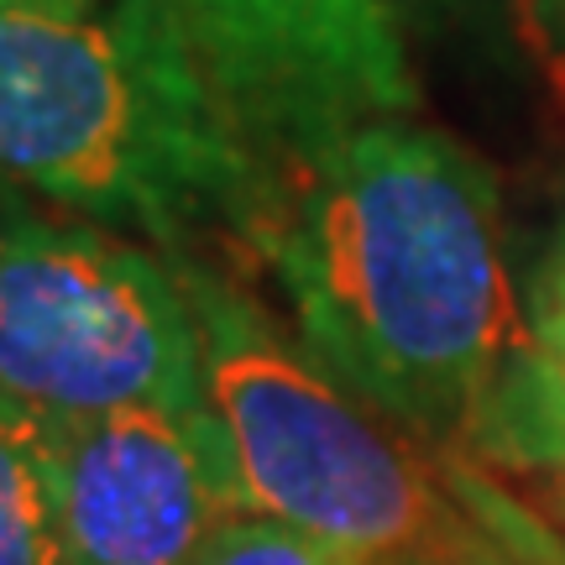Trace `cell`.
<instances>
[{"instance_id": "1", "label": "cell", "mask_w": 565, "mask_h": 565, "mask_svg": "<svg viewBox=\"0 0 565 565\" xmlns=\"http://www.w3.org/2000/svg\"><path fill=\"white\" fill-rule=\"evenodd\" d=\"M263 246L309 356L429 456H466L524 341L498 179L435 126L377 121L273 179Z\"/></svg>"}, {"instance_id": "2", "label": "cell", "mask_w": 565, "mask_h": 565, "mask_svg": "<svg viewBox=\"0 0 565 565\" xmlns=\"http://www.w3.org/2000/svg\"><path fill=\"white\" fill-rule=\"evenodd\" d=\"M0 194L189 257L210 231L252 242L273 179L168 0H0Z\"/></svg>"}, {"instance_id": "3", "label": "cell", "mask_w": 565, "mask_h": 565, "mask_svg": "<svg viewBox=\"0 0 565 565\" xmlns=\"http://www.w3.org/2000/svg\"><path fill=\"white\" fill-rule=\"evenodd\" d=\"M204 341V408L246 513L366 565H424L466 534L450 461L335 383L236 278L179 257Z\"/></svg>"}, {"instance_id": "4", "label": "cell", "mask_w": 565, "mask_h": 565, "mask_svg": "<svg viewBox=\"0 0 565 565\" xmlns=\"http://www.w3.org/2000/svg\"><path fill=\"white\" fill-rule=\"evenodd\" d=\"M0 404L26 419L204 408V341L173 252L0 194Z\"/></svg>"}, {"instance_id": "5", "label": "cell", "mask_w": 565, "mask_h": 565, "mask_svg": "<svg viewBox=\"0 0 565 565\" xmlns=\"http://www.w3.org/2000/svg\"><path fill=\"white\" fill-rule=\"evenodd\" d=\"M204 84L278 179L419 105L393 0H168Z\"/></svg>"}, {"instance_id": "6", "label": "cell", "mask_w": 565, "mask_h": 565, "mask_svg": "<svg viewBox=\"0 0 565 565\" xmlns=\"http://www.w3.org/2000/svg\"><path fill=\"white\" fill-rule=\"evenodd\" d=\"M68 565H189L246 519L210 408L26 419Z\"/></svg>"}, {"instance_id": "7", "label": "cell", "mask_w": 565, "mask_h": 565, "mask_svg": "<svg viewBox=\"0 0 565 565\" xmlns=\"http://www.w3.org/2000/svg\"><path fill=\"white\" fill-rule=\"evenodd\" d=\"M524 341L461 461L540 471L565 487V194L519 273Z\"/></svg>"}, {"instance_id": "8", "label": "cell", "mask_w": 565, "mask_h": 565, "mask_svg": "<svg viewBox=\"0 0 565 565\" xmlns=\"http://www.w3.org/2000/svg\"><path fill=\"white\" fill-rule=\"evenodd\" d=\"M445 461H450V487L466 508V534L424 565H565V534H555L534 508L519 503L487 466L461 456Z\"/></svg>"}, {"instance_id": "9", "label": "cell", "mask_w": 565, "mask_h": 565, "mask_svg": "<svg viewBox=\"0 0 565 565\" xmlns=\"http://www.w3.org/2000/svg\"><path fill=\"white\" fill-rule=\"evenodd\" d=\"M0 565H68L26 414L0 404Z\"/></svg>"}, {"instance_id": "10", "label": "cell", "mask_w": 565, "mask_h": 565, "mask_svg": "<svg viewBox=\"0 0 565 565\" xmlns=\"http://www.w3.org/2000/svg\"><path fill=\"white\" fill-rule=\"evenodd\" d=\"M189 565H366V561H356V555H345L335 545H320V540H309V534L288 524L246 513L236 524H225Z\"/></svg>"}, {"instance_id": "11", "label": "cell", "mask_w": 565, "mask_h": 565, "mask_svg": "<svg viewBox=\"0 0 565 565\" xmlns=\"http://www.w3.org/2000/svg\"><path fill=\"white\" fill-rule=\"evenodd\" d=\"M508 6L519 17V32H524L529 53L565 89V0H508Z\"/></svg>"}, {"instance_id": "12", "label": "cell", "mask_w": 565, "mask_h": 565, "mask_svg": "<svg viewBox=\"0 0 565 565\" xmlns=\"http://www.w3.org/2000/svg\"><path fill=\"white\" fill-rule=\"evenodd\" d=\"M398 6V17L404 11H419V17H471V11H482L492 0H393Z\"/></svg>"}, {"instance_id": "13", "label": "cell", "mask_w": 565, "mask_h": 565, "mask_svg": "<svg viewBox=\"0 0 565 565\" xmlns=\"http://www.w3.org/2000/svg\"><path fill=\"white\" fill-rule=\"evenodd\" d=\"M561 503H565V487H561Z\"/></svg>"}]
</instances>
